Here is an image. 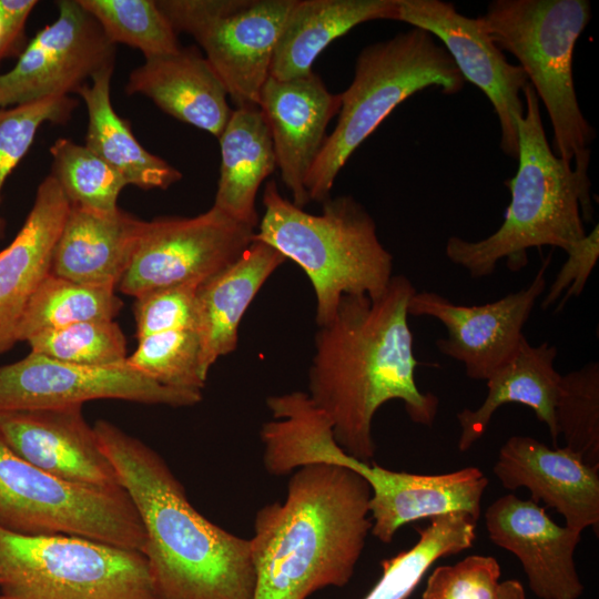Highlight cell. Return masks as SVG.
Segmentation results:
<instances>
[{"label":"cell","mask_w":599,"mask_h":599,"mask_svg":"<svg viewBox=\"0 0 599 599\" xmlns=\"http://www.w3.org/2000/svg\"><path fill=\"white\" fill-rule=\"evenodd\" d=\"M557 348L547 342L537 346L522 338L515 355L486 380L487 395L477 409L457 414L460 433L458 449L464 453L479 440L495 412L505 404L529 407L548 427L554 446L559 437L555 404L561 374L555 368Z\"/></svg>","instance_id":"cell-25"},{"label":"cell","mask_w":599,"mask_h":599,"mask_svg":"<svg viewBox=\"0 0 599 599\" xmlns=\"http://www.w3.org/2000/svg\"><path fill=\"white\" fill-rule=\"evenodd\" d=\"M493 473L502 487L527 488L534 502L555 508L566 526L582 532L599 526V469L566 447L550 448L529 436H511L501 446Z\"/></svg>","instance_id":"cell-19"},{"label":"cell","mask_w":599,"mask_h":599,"mask_svg":"<svg viewBox=\"0 0 599 599\" xmlns=\"http://www.w3.org/2000/svg\"><path fill=\"white\" fill-rule=\"evenodd\" d=\"M196 284L154 290L135 297L136 338L196 328Z\"/></svg>","instance_id":"cell-38"},{"label":"cell","mask_w":599,"mask_h":599,"mask_svg":"<svg viewBox=\"0 0 599 599\" xmlns=\"http://www.w3.org/2000/svg\"><path fill=\"white\" fill-rule=\"evenodd\" d=\"M258 108L270 130L281 179L292 202L309 203L306 176L326 140V129L338 114L341 94H334L315 72L277 80L268 77Z\"/></svg>","instance_id":"cell-18"},{"label":"cell","mask_w":599,"mask_h":599,"mask_svg":"<svg viewBox=\"0 0 599 599\" xmlns=\"http://www.w3.org/2000/svg\"><path fill=\"white\" fill-rule=\"evenodd\" d=\"M31 353L81 366H109L126 359V341L114 321L75 323L30 337Z\"/></svg>","instance_id":"cell-35"},{"label":"cell","mask_w":599,"mask_h":599,"mask_svg":"<svg viewBox=\"0 0 599 599\" xmlns=\"http://www.w3.org/2000/svg\"><path fill=\"white\" fill-rule=\"evenodd\" d=\"M550 261L551 255L542 261L527 287L483 305H458L438 293L416 291L408 315L438 319L447 329V337L436 341L438 351L461 363L469 378L487 380L515 355L525 337L524 326L546 291Z\"/></svg>","instance_id":"cell-13"},{"label":"cell","mask_w":599,"mask_h":599,"mask_svg":"<svg viewBox=\"0 0 599 599\" xmlns=\"http://www.w3.org/2000/svg\"><path fill=\"white\" fill-rule=\"evenodd\" d=\"M416 291L409 278L393 275L376 298L345 295L315 335L306 394L329 419L337 445L364 463L375 456L373 419L386 402L402 400L423 426H432L438 413V397L420 392L415 380L407 307Z\"/></svg>","instance_id":"cell-1"},{"label":"cell","mask_w":599,"mask_h":599,"mask_svg":"<svg viewBox=\"0 0 599 599\" xmlns=\"http://www.w3.org/2000/svg\"><path fill=\"white\" fill-rule=\"evenodd\" d=\"M217 139L221 166L213 206L256 229L258 189L277 166L270 130L260 108H236Z\"/></svg>","instance_id":"cell-27"},{"label":"cell","mask_w":599,"mask_h":599,"mask_svg":"<svg viewBox=\"0 0 599 599\" xmlns=\"http://www.w3.org/2000/svg\"><path fill=\"white\" fill-rule=\"evenodd\" d=\"M565 252L567 260L541 301L542 309H547L560 300L555 311L557 313L564 308L570 297H578L583 292L599 258L598 224Z\"/></svg>","instance_id":"cell-39"},{"label":"cell","mask_w":599,"mask_h":599,"mask_svg":"<svg viewBox=\"0 0 599 599\" xmlns=\"http://www.w3.org/2000/svg\"><path fill=\"white\" fill-rule=\"evenodd\" d=\"M51 175L70 204L112 212L125 185L124 177L88 146L60 138L50 146Z\"/></svg>","instance_id":"cell-32"},{"label":"cell","mask_w":599,"mask_h":599,"mask_svg":"<svg viewBox=\"0 0 599 599\" xmlns=\"http://www.w3.org/2000/svg\"><path fill=\"white\" fill-rule=\"evenodd\" d=\"M144 223L120 207L101 212L71 204L50 273L77 283L116 287L132 261Z\"/></svg>","instance_id":"cell-23"},{"label":"cell","mask_w":599,"mask_h":599,"mask_svg":"<svg viewBox=\"0 0 599 599\" xmlns=\"http://www.w3.org/2000/svg\"><path fill=\"white\" fill-rule=\"evenodd\" d=\"M70 202L49 174L12 242L0 251V354L16 345L14 333L32 295L51 272L52 256Z\"/></svg>","instance_id":"cell-21"},{"label":"cell","mask_w":599,"mask_h":599,"mask_svg":"<svg viewBox=\"0 0 599 599\" xmlns=\"http://www.w3.org/2000/svg\"><path fill=\"white\" fill-rule=\"evenodd\" d=\"M244 0H156L155 3L177 34L195 38L219 18L237 9Z\"/></svg>","instance_id":"cell-40"},{"label":"cell","mask_w":599,"mask_h":599,"mask_svg":"<svg viewBox=\"0 0 599 599\" xmlns=\"http://www.w3.org/2000/svg\"><path fill=\"white\" fill-rule=\"evenodd\" d=\"M590 17L587 0H494L477 18L497 48L519 61L550 118L555 154L575 160L583 179L596 132L579 106L572 53Z\"/></svg>","instance_id":"cell-6"},{"label":"cell","mask_w":599,"mask_h":599,"mask_svg":"<svg viewBox=\"0 0 599 599\" xmlns=\"http://www.w3.org/2000/svg\"><path fill=\"white\" fill-rule=\"evenodd\" d=\"M126 363L156 383L176 389L202 392L207 376L201 366V347L193 329L152 334L138 339Z\"/></svg>","instance_id":"cell-34"},{"label":"cell","mask_w":599,"mask_h":599,"mask_svg":"<svg viewBox=\"0 0 599 599\" xmlns=\"http://www.w3.org/2000/svg\"><path fill=\"white\" fill-rule=\"evenodd\" d=\"M397 0H295L280 33L270 77L290 80L312 72L319 53L354 27L396 20Z\"/></svg>","instance_id":"cell-26"},{"label":"cell","mask_w":599,"mask_h":599,"mask_svg":"<svg viewBox=\"0 0 599 599\" xmlns=\"http://www.w3.org/2000/svg\"><path fill=\"white\" fill-rule=\"evenodd\" d=\"M497 599H526L522 585L514 579L500 582Z\"/></svg>","instance_id":"cell-43"},{"label":"cell","mask_w":599,"mask_h":599,"mask_svg":"<svg viewBox=\"0 0 599 599\" xmlns=\"http://www.w3.org/2000/svg\"><path fill=\"white\" fill-rule=\"evenodd\" d=\"M555 418L565 447L599 469V363L561 375Z\"/></svg>","instance_id":"cell-33"},{"label":"cell","mask_w":599,"mask_h":599,"mask_svg":"<svg viewBox=\"0 0 599 599\" xmlns=\"http://www.w3.org/2000/svg\"><path fill=\"white\" fill-rule=\"evenodd\" d=\"M125 93L142 94L174 119L215 138L232 112L225 88L195 48L145 59L130 72Z\"/></svg>","instance_id":"cell-22"},{"label":"cell","mask_w":599,"mask_h":599,"mask_svg":"<svg viewBox=\"0 0 599 599\" xmlns=\"http://www.w3.org/2000/svg\"><path fill=\"white\" fill-rule=\"evenodd\" d=\"M202 392L163 386L126 363L81 366L31 353L0 366V413L83 406L95 399L190 407Z\"/></svg>","instance_id":"cell-11"},{"label":"cell","mask_w":599,"mask_h":599,"mask_svg":"<svg viewBox=\"0 0 599 599\" xmlns=\"http://www.w3.org/2000/svg\"><path fill=\"white\" fill-rule=\"evenodd\" d=\"M108 40L130 45L145 59L177 52V34L154 0H78Z\"/></svg>","instance_id":"cell-31"},{"label":"cell","mask_w":599,"mask_h":599,"mask_svg":"<svg viewBox=\"0 0 599 599\" xmlns=\"http://www.w3.org/2000/svg\"><path fill=\"white\" fill-rule=\"evenodd\" d=\"M346 467L361 475L370 487V532L384 544L392 542L404 525L424 518L461 512L477 521L489 483L477 467L419 475L394 471L354 457Z\"/></svg>","instance_id":"cell-17"},{"label":"cell","mask_w":599,"mask_h":599,"mask_svg":"<svg viewBox=\"0 0 599 599\" xmlns=\"http://www.w3.org/2000/svg\"><path fill=\"white\" fill-rule=\"evenodd\" d=\"M113 68L95 74L77 92L88 111L85 146L142 190H166L182 173L162 158L149 152L135 138L130 122L121 118L111 102Z\"/></svg>","instance_id":"cell-28"},{"label":"cell","mask_w":599,"mask_h":599,"mask_svg":"<svg viewBox=\"0 0 599 599\" xmlns=\"http://www.w3.org/2000/svg\"><path fill=\"white\" fill-rule=\"evenodd\" d=\"M476 522L461 512L432 518L417 529L419 538L413 547L380 562L382 577L364 599H407L438 559L473 547Z\"/></svg>","instance_id":"cell-29"},{"label":"cell","mask_w":599,"mask_h":599,"mask_svg":"<svg viewBox=\"0 0 599 599\" xmlns=\"http://www.w3.org/2000/svg\"><path fill=\"white\" fill-rule=\"evenodd\" d=\"M123 306L115 287L77 283L49 274L27 304L16 342L47 331L98 319L113 321Z\"/></svg>","instance_id":"cell-30"},{"label":"cell","mask_w":599,"mask_h":599,"mask_svg":"<svg viewBox=\"0 0 599 599\" xmlns=\"http://www.w3.org/2000/svg\"><path fill=\"white\" fill-rule=\"evenodd\" d=\"M464 84L447 50L424 29L413 27L363 48L353 81L339 93L337 124L306 176L309 202L323 203L331 197L335 179L349 156L398 104L429 87L453 95Z\"/></svg>","instance_id":"cell-7"},{"label":"cell","mask_w":599,"mask_h":599,"mask_svg":"<svg viewBox=\"0 0 599 599\" xmlns=\"http://www.w3.org/2000/svg\"><path fill=\"white\" fill-rule=\"evenodd\" d=\"M77 104L67 95L0 108V203L8 176L31 148L40 126L45 122L65 123ZM4 234L6 221L0 215V240Z\"/></svg>","instance_id":"cell-36"},{"label":"cell","mask_w":599,"mask_h":599,"mask_svg":"<svg viewBox=\"0 0 599 599\" xmlns=\"http://www.w3.org/2000/svg\"><path fill=\"white\" fill-rule=\"evenodd\" d=\"M370 487L334 464L296 468L283 502L261 507L250 538L253 599H306L352 579L372 529Z\"/></svg>","instance_id":"cell-3"},{"label":"cell","mask_w":599,"mask_h":599,"mask_svg":"<svg viewBox=\"0 0 599 599\" xmlns=\"http://www.w3.org/2000/svg\"><path fill=\"white\" fill-rule=\"evenodd\" d=\"M488 537L520 561L530 590L540 599H578L583 592L573 559L581 532L556 524L544 507L512 494L485 512Z\"/></svg>","instance_id":"cell-16"},{"label":"cell","mask_w":599,"mask_h":599,"mask_svg":"<svg viewBox=\"0 0 599 599\" xmlns=\"http://www.w3.org/2000/svg\"><path fill=\"white\" fill-rule=\"evenodd\" d=\"M522 93L518 169L505 181L511 200L501 225L479 241L450 236L445 245L447 258L474 278L491 275L501 260L510 271H520L531 247L565 251L586 235L583 222H592L590 179L581 177L571 163L554 153L532 85L528 83Z\"/></svg>","instance_id":"cell-4"},{"label":"cell","mask_w":599,"mask_h":599,"mask_svg":"<svg viewBox=\"0 0 599 599\" xmlns=\"http://www.w3.org/2000/svg\"><path fill=\"white\" fill-rule=\"evenodd\" d=\"M81 405L0 413V437L22 459L64 481L122 489Z\"/></svg>","instance_id":"cell-15"},{"label":"cell","mask_w":599,"mask_h":599,"mask_svg":"<svg viewBox=\"0 0 599 599\" xmlns=\"http://www.w3.org/2000/svg\"><path fill=\"white\" fill-rule=\"evenodd\" d=\"M0 599H155L144 555L68 535L0 527Z\"/></svg>","instance_id":"cell-8"},{"label":"cell","mask_w":599,"mask_h":599,"mask_svg":"<svg viewBox=\"0 0 599 599\" xmlns=\"http://www.w3.org/2000/svg\"><path fill=\"white\" fill-rule=\"evenodd\" d=\"M295 0H244L194 39L237 108L258 106L274 50Z\"/></svg>","instance_id":"cell-20"},{"label":"cell","mask_w":599,"mask_h":599,"mask_svg":"<svg viewBox=\"0 0 599 599\" xmlns=\"http://www.w3.org/2000/svg\"><path fill=\"white\" fill-rule=\"evenodd\" d=\"M262 204L253 241L268 244L304 271L314 290L318 327L334 318L343 296L376 298L385 292L393 255L379 241L372 215L353 196H331L321 214H312L270 181Z\"/></svg>","instance_id":"cell-5"},{"label":"cell","mask_w":599,"mask_h":599,"mask_svg":"<svg viewBox=\"0 0 599 599\" xmlns=\"http://www.w3.org/2000/svg\"><path fill=\"white\" fill-rule=\"evenodd\" d=\"M255 229L213 205L196 216L145 221L132 261L115 290L134 298L182 284L200 285L234 262L253 242Z\"/></svg>","instance_id":"cell-10"},{"label":"cell","mask_w":599,"mask_h":599,"mask_svg":"<svg viewBox=\"0 0 599 599\" xmlns=\"http://www.w3.org/2000/svg\"><path fill=\"white\" fill-rule=\"evenodd\" d=\"M16 54H20V51L14 45L7 23L0 16V61Z\"/></svg>","instance_id":"cell-42"},{"label":"cell","mask_w":599,"mask_h":599,"mask_svg":"<svg viewBox=\"0 0 599 599\" xmlns=\"http://www.w3.org/2000/svg\"><path fill=\"white\" fill-rule=\"evenodd\" d=\"M500 575L494 557L471 555L435 568L422 599H497Z\"/></svg>","instance_id":"cell-37"},{"label":"cell","mask_w":599,"mask_h":599,"mask_svg":"<svg viewBox=\"0 0 599 599\" xmlns=\"http://www.w3.org/2000/svg\"><path fill=\"white\" fill-rule=\"evenodd\" d=\"M57 8V19L0 74V108L77 93L95 74L114 68L115 45L78 0H60Z\"/></svg>","instance_id":"cell-12"},{"label":"cell","mask_w":599,"mask_h":599,"mask_svg":"<svg viewBox=\"0 0 599 599\" xmlns=\"http://www.w3.org/2000/svg\"><path fill=\"white\" fill-rule=\"evenodd\" d=\"M0 527L68 535L143 551L145 531L128 493L71 484L18 456L0 437Z\"/></svg>","instance_id":"cell-9"},{"label":"cell","mask_w":599,"mask_h":599,"mask_svg":"<svg viewBox=\"0 0 599 599\" xmlns=\"http://www.w3.org/2000/svg\"><path fill=\"white\" fill-rule=\"evenodd\" d=\"M397 21L432 33L447 50L464 80L471 82L493 104L500 125V149L517 159L518 122L525 113L520 97L528 78L519 65L508 62L477 18L459 13L440 0H397Z\"/></svg>","instance_id":"cell-14"},{"label":"cell","mask_w":599,"mask_h":599,"mask_svg":"<svg viewBox=\"0 0 599 599\" xmlns=\"http://www.w3.org/2000/svg\"><path fill=\"white\" fill-rule=\"evenodd\" d=\"M37 4V0H0V16L7 23L12 41L20 53L24 41L26 21Z\"/></svg>","instance_id":"cell-41"},{"label":"cell","mask_w":599,"mask_h":599,"mask_svg":"<svg viewBox=\"0 0 599 599\" xmlns=\"http://www.w3.org/2000/svg\"><path fill=\"white\" fill-rule=\"evenodd\" d=\"M286 261L274 247L253 241L234 262L197 286L195 332L206 376L220 357L236 349L244 314L270 276Z\"/></svg>","instance_id":"cell-24"},{"label":"cell","mask_w":599,"mask_h":599,"mask_svg":"<svg viewBox=\"0 0 599 599\" xmlns=\"http://www.w3.org/2000/svg\"><path fill=\"white\" fill-rule=\"evenodd\" d=\"M93 428L143 525L142 554L155 599H253L250 539L199 512L166 461L145 443L108 420Z\"/></svg>","instance_id":"cell-2"}]
</instances>
